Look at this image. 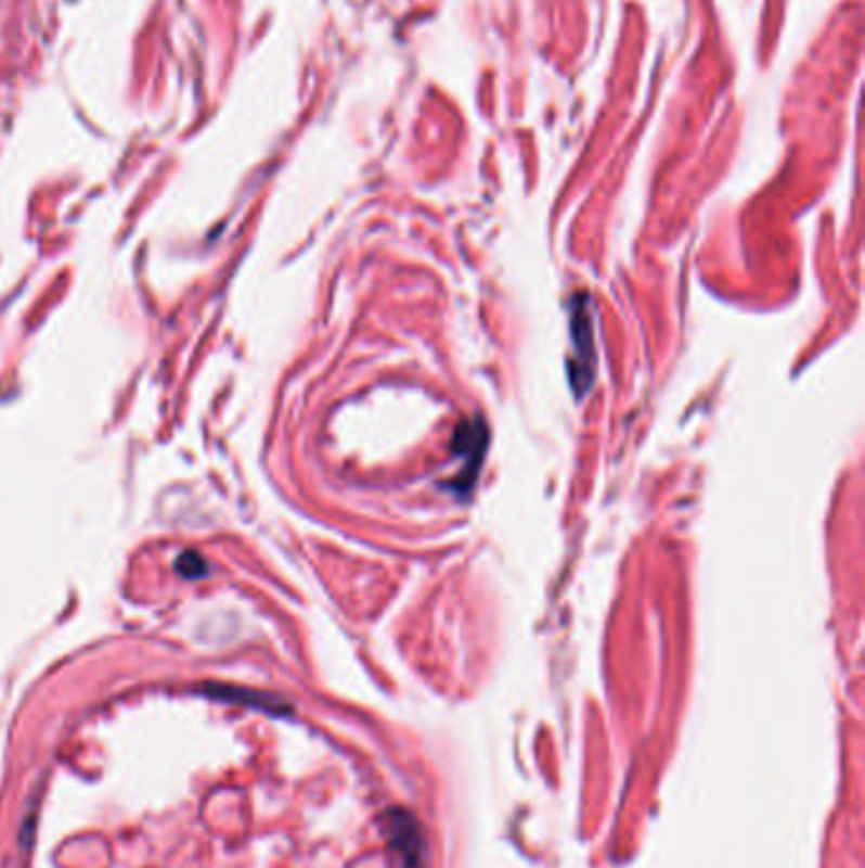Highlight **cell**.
Returning <instances> with one entry per match:
<instances>
[{
  "instance_id": "cell-1",
  "label": "cell",
  "mask_w": 865,
  "mask_h": 868,
  "mask_svg": "<svg viewBox=\"0 0 865 868\" xmlns=\"http://www.w3.org/2000/svg\"><path fill=\"white\" fill-rule=\"evenodd\" d=\"M389 848L397 868H424L422 828L404 810L389 815Z\"/></svg>"
},
{
  "instance_id": "cell-2",
  "label": "cell",
  "mask_w": 865,
  "mask_h": 868,
  "mask_svg": "<svg viewBox=\"0 0 865 868\" xmlns=\"http://www.w3.org/2000/svg\"><path fill=\"white\" fill-rule=\"evenodd\" d=\"M581 308L573 310V356H577V366L571 369V376L577 381L579 392H586V386L592 384L594 379V328H592V316H589V301L584 295H579Z\"/></svg>"
},
{
  "instance_id": "cell-3",
  "label": "cell",
  "mask_w": 865,
  "mask_h": 868,
  "mask_svg": "<svg viewBox=\"0 0 865 868\" xmlns=\"http://www.w3.org/2000/svg\"><path fill=\"white\" fill-rule=\"evenodd\" d=\"M204 693L214 695V699H221V701L246 703V706L270 711V714H274V711H285V703H280L277 699H272V695H264V693H257V691H244V688H234V686H214V684H208V686H204Z\"/></svg>"
},
{
  "instance_id": "cell-4",
  "label": "cell",
  "mask_w": 865,
  "mask_h": 868,
  "mask_svg": "<svg viewBox=\"0 0 865 868\" xmlns=\"http://www.w3.org/2000/svg\"><path fill=\"white\" fill-rule=\"evenodd\" d=\"M176 572L185 576V579H201V576L208 574V564L196 551H181L176 559Z\"/></svg>"
}]
</instances>
